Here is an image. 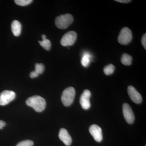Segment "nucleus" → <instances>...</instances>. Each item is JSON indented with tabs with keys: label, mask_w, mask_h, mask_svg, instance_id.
<instances>
[{
	"label": "nucleus",
	"mask_w": 146,
	"mask_h": 146,
	"mask_svg": "<svg viewBox=\"0 0 146 146\" xmlns=\"http://www.w3.org/2000/svg\"><path fill=\"white\" fill-rule=\"evenodd\" d=\"M42 38L43 40L42 41H39V44L44 49L46 50H49L51 47V43L50 41L47 39L46 36L45 35H42Z\"/></svg>",
	"instance_id": "ddd939ff"
},
{
	"label": "nucleus",
	"mask_w": 146,
	"mask_h": 146,
	"mask_svg": "<svg viewBox=\"0 0 146 146\" xmlns=\"http://www.w3.org/2000/svg\"><path fill=\"white\" fill-rule=\"evenodd\" d=\"M38 76H39V75L36 74L34 71L32 72H31L30 73V77L31 78H35L37 77Z\"/></svg>",
	"instance_id": "412c9836"
},
{
	"label": "nucleus",
	"mask_w": 146,
	"mask_h": 146,
	"mask_svg": "<svg viewBox=\"0 0 146 146\" xmlns=\"http://www.w3.org/2000/svg\"><path fill=\"white\" fill-rule=\"evenodd\" d=\"M16 94L13 91L5 90L0 94V105L5 106L13 101L16 97Z\"/></svg>",
	"instance_id": "423d86ee"
},
{
	"label": "nucleus",
	"mask_w": 146,
	"mask_h": 146,
	"mask_svg": "<svg viewBox=\"0 0 146 146\" xmlns=\"http://www.w3.org/2000/svg\"><path fill=\"white\" fill-rule=\"evenodd\" d=\"M74 21L72 16L70 14H64L58 16L55 19V23L58 28L63 29L68 28Z\"/></svg>",
	"instance_id": "f03ea898"
},
{
	"label": "nucleus",
	"mask_w": 146,
	"mask_h": 146,
	"mask_svg": "<svg viewBox=\"0 0 146 146\" xmlns=\"http://www.w3.org/2000/svg\"><path fill=\"white\" fill-rule=\"evenodd\" d=\"M11 30L13 35L15 36H18L21 33L22 26L21 24L18 21H13L11 25Z\"/></svg>",
	"instance_id": "f8f14e48"
},
{
	"label": "nucleus",
	"mask_w": 146,
	"mask_h": 146,
	"mask_svg": "<svg viewBox=\"0 0 146 146\" xmlns=\"http://www.w3.org/2000/svg\"><path fill=\"white\" fill-rule=\"evenodd\" d=\"M127 92L131 100L136 104H140L142 102V97L140 93L134 87L129 86L128 87Z\"/></svg>",
	"instance_id": "9d476101"
},
{
	"label": "nucleus",
	"mask_w": 146,
	"mask_h": 146,
	"mask_svg": "<svg viewBox=\"0 0 146 146\" xmlns=\"http://www.w3.org/2000/svg\"><path fill=\"white\" fill-rule=\"evenodd\" d=\"M115 70V66L112 64H110L105 67L104 69V72L106 75H110L113 74Z\"/></svg>",
	"instance_id": "dca6fc26"
},
{
	"label": "nucleus",
	"mask_w": 146,
	"mask_h": 146,
	"mask_svg": "<svg viewBox=\"0 0 146 146\" xmlns=\"http://www.w3.org/2000/svg\"><path fill=\"white\" fill-rule=\"evenodd\" d=\"M115 1L121 3H128L131 2V1H129V0H116Z\"/></svg>",
	"instance_id": "5701e85b"
},
{
	"label": "nucleus",
	"mask_w": 146,
	"mask_h": 146,
	"mask_svg": "<svg viewBox=\"0 0 146 146\" xmlns=\"http://www.w3.org/2000/svg\"><path fill=\"white\" fill-rule=\"evenodd\" d=\"M34 143L30 140H26L18 143L16 146H33Z\"/></svg>",
	"instance_id": "6ab92c4d"
},
{
	"label": "nucleus",
	"mask_w": 146,
	"mask_h": 146,
	"mask_svg": "<svg viewBox=\"0 0 146 146\" xmlns=\"http://www.w3.org/2000/svg\"><path fill=\"white\" fill-rule=\"evenodd\" d=\"M141 42H142V45L144 47V48L146 49V34L145 33L142 36V39H141Z\"/></svg>",
	"instance_id": "aec40b11"
},
{
	"label": "nucleus",
	"mask_w": 146,
	"mask_h": 146,
	"mask_svg": "<svg viewBox=\"0 0 146 146\" xmlns=\"http://www.w3.org/2000/svg\"><path fill=\"white\" fill-rule=\"evenodd\" d=\"M26 102L28 106L33 108L37 112H42L46 106V100L40 96H35L30 97L27 99Z\"/></svg>",
	"instance_id": "f257e3e1"
},
{
	"label": "nucleus",
	"mask_w": 146,
	"mask_h": 146,
	"mask_svg": "<svg viewBox=\"0 0 146 146\" xmlns=\"http://www.w3.org/2000/svg\"><path fill=\"white\" fill-rule=\"evenodd\" d=\"M45 70V66L42 63H36L35 65V72L38 74H42L44 72Z\"/></svg>",
	"instance_id": "f3484780"
},
{
	"label": "nucleus",
	"mask_w": 146,
	"mask_h": 146,
	"mask_svg": "<svg viewBox=\"0 0 146 146\" xmlns=\"http://www.w3.org/2000/svg\"><path fill=\"white\" fill-rule=\"evenodd\" d=\"M91 57V55L89 53L86 52L84 54L81 60L82 66L84 67H88L90 63Z\"/></svg>",
	"instance_id": "2eb2a0df"
},
{
	"label": "nucleus",
	"mask_w": 146,
	"mask_h": 146,
	"mask_svg": "<svg viewBox=\"0 0 146 146\" xmlns=\"http://www.w3.org/2000/svg\"><path fill=\"white\" fill-rule=\"evenodd\" d=\"M123 112L127 122L129 124L133 123L135 120V116L133 110L128 104L125 103L123 104Z\"/></svg>",
	"instance_id": "0eeeda50"
},
{
	"label": "nucleus",
	"mask_w": 146,
	"mask_h": 146,
	"mask_svg": "<svg viewBox=\"0 0 146 146\" xmlns=\"http://www.w3.org/2000/svg\"><path fill=\"white\" fill-rule=\"evenodd\" d=\"M74 88L69 87L64 90L61 96V101L65 106H70L72 104L75 96Z\"/></svg>",
	"instance_id": "7ed1b4c3"
},
{
	"label": "nucleus",
	"mask_w": 146,
	"mask_h": 146,
	"mask_svg": "<svg viewBox=\"0 0 146 146\" xmlns=\"http://www.w3.org/2000/svg\"><path fill=\"white\" fill-rule=\"evenodd\" d=\"M89 132L97 142H101L103 139L102 129L97 125H93L89 127Z\"/></svg>",
	"instance_id": "1a4fd4ad"
},
{
	"label": "nucleus",
	"mask_w": 146,
	"mask_h": 146,
	"mask_svg": "<svg viewBox=\"0 0 146 146\" xmlns=\"http://www.w3.org/2000/svg\"><path fill=\"white\" fill-rule=\"evenodd\" d=\"M132 34L131 31L127 27L123 28L118 37V41L121 44L127 45L131 42Z\"/></svg>",
	"instance_id": "20e7f679"
},
{
	"label": "nucleus",
	"mask_w": 146,
	"mask_h": 146,
	"mask_svg": "<svg viewBox=\"0 0 146 146\" xmlns=\"http://www.w3.org/2000/svg\"><path fill=\"white\" fill-rule=\"evenodd\" d=\"M77 39V33L74 31L68 32L62 37L60 44L63 46H72L75 42Z\"/></svg>",
	"instance_id": "39448f33"
},
{
	"label": "nucleus",
	"mask_w": 146,
	"mask_h": 146,
	"mask_svg": "<svg viewBox=\"0 0 146 146\" xmlns=\"http://www.w3.org/2000/svg\"><path fill=\"white\" fill-rule=\"evenodd\" d=\"M59 139L66 146H70L72 143V139L71 136L68 133V131L64 128L60 129L58 134Z\"/></svg>",
	"instance_id": "9b49d317"
},
{
	"label": "nucleus",
	"mask_w": 146,
	"mask_h": 146,
	"mask_svg": "<svg viewBox=\"0 0 146 146\" xmlns=\"http://www.w3.org/2000/svg\"><path fill=\"white\" fill-rule=\"evenodd\" d=\"M6 123L5 122L0 120V129H3V128L5 126Z\"/></svg>",
	"instance_id": "4be33fe9"
},
{
	"label": "nucleus",
	"mask_w": 146,
	"mask_h": 146,
	"mask_svg": "<svg viewBox=\"0 0 146 146\" xmlns=\"http://www.w3.org/2000/svg\"><path fill=\"white\" fill-rule=\"evenodd\" d=\"M91 96V92L87 89L84 90L81 94L80 99V103L84 109L87 110L90 108L91 106L90 102Z\"/></svg>",
	"instance_id": "6e6552de"
},
{
	"label": "nucleus",
	"mask_w": 146,
	"mask_h": 146,
	"mask_svg": "<svg viewBox=\"0 0 146 146\" xmlns=\"http://www.w3.org/2000/svg\"><path fill=\"white\" fill-rule=\"evenodd\" d=\"M132 60V56L126 53H124L121 57V62L123 65H131Z\"/></svg>",
	"instance_id": "4468645a"
},
{
	"label": "nucleus",
	"mask_w": 146,
	"mask_h": 146,
	"mask_svg": "<svg viewBox=\"0 0 146 146\" xmlns=\"http://www.w3.org/2000/svg\"><path fill=\"white\" fill-rule=\"evenodd\" d=\"M14 2L17 5L21 6H25L30 4L32 2V0H15Z\"/></svg>",
	"instance_id": "a211bd4d"
}]
</instances>
